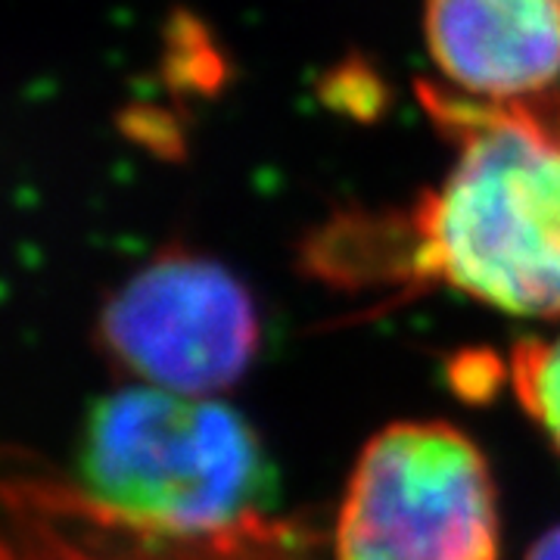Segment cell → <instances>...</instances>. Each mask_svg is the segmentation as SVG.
I'll list each match as a JSON object with an SVG mask.
<instances>
[{
    "label": "cell",
    "instance_id": "1",
    "mask_svg": "<svg viewBox=\"0 0 560 560\" xmlns=\"http://www.w3.org/2000/svg\"><path fill=\"white\" fill-rule=\"evenodd\" d=\"M455 162L399 215H349L320 234V278L448 287L514 318L560 315V91L480 101L420 84Z\"/></svg>",
    "mask_w": 560,
    "mask_h": 560
},
{
    "label": "cell",
    "instance_id": "2",
    "mask_svg": "<svg viewBox=\"0 0 560 560\" xmlns=\"http://www.w3.org/2000/svg\"><path fill=\"white\" fill-rule=\"evenodd\" d=\"M69 489L106 521L165 539H228L280 521L275 467L219 396L125 386L91 405Z\"/></svg>",
    "mask_w": 560,
    "mask_h": 560
},
{
    "label": "cell",
    "instance_id": "3",
    "mask_svg": "<svg viewBox=\"0 0 560 560\" xmlns=\"http://www.w3.org/2000/svg\"><path fill=\"white\" fill-rule=\"evenodd\" d=\"M495 480L480 445L445 420H396L355 458L334 560H499Z\"/></svg>",
    "mask_w": 560,
    "mask_h": 560
},
{
    "label": "cell",
    "instance_id": "4",
    "mask_svg": "<svg viewBox=\"0 0 560 560\" xmlns=\"http://www.w3.org/2000/svg\"><path fill=\"white\" fill-rule=\"evenodd\" d=\"M101 349L143 386L219 396L259 355L256 302L224 265L168 249L103 302Z\"/></svg>",
    "mask_w": 560,
    "mask_h": 560
},
{
    "label": "cell",
    "instance_id": "5",
    "mask_svg": "<svg viewBox=\"0 0 560 560\" xmlns=\"http://www.w3.org/2000/svg\"><path fill=\"white\" fill-rule=\"evenodd\" d=\"M0 560H318L296 521L228 539H165L91 511L62 480L22 477L3 486Z\"/></svg>",
    "mask_w": 560,
    "mask_h": 560
},
{
    "label": "cell",
    "instance_id": "6",
    "mask_svg": "<svg viewBox=\"0 0 560 560\" xmlns=\"http://www.w3.org/2000/svg\"><path fill=\"white\" fill-rule=\"evenodd\" d=\"M427 50L448 88L521 101L560 79V0H427Z\"/></svg>",
    "mask_w": 560,
    "mask_h": 560
},
{
    "label": "cell",
    "instance_id": "7",
    "mask_svg": "<svg viewBox=\"0 0 560 560\" xmlns=\"http://www.w3.org/2000/svg\"><path fill=\"white\" fill-rule=\"evenodd\" d=\"M508 383L560 455V330L548 340L517 342L508 355Z\"/></svg>",
    "mask_w": 560,
    "mask_h": 560
},
{
    "label": "cell",
    "instance_id": "8",
    "mask_svg": "<svg viewBox=\"0 0 560 560\" xmlns=\"http://www.w3.org/2000/svg\"><path fill=\"white\" fill-rule=\"evenodd\" d=\"M526 560H560V526L548 529V533L529 548Z\"/></svg>",
    "mask_w": 560,
    "mask_h": 560
}]
</instances>
